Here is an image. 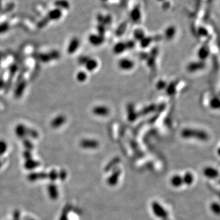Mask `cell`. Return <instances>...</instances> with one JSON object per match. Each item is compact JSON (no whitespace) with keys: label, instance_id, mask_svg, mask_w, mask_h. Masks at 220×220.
<instances>
[{"label":"cell","instance_id":"cell-1","mask_svg":"<svg viewBox=\"0 0 220 220\" xmlns=\"http://www.w3.org/2000/svg\"><path fill=\"white\" fill-rule=\"evenodd\" d=\"M182 136L185 138H196L199 140L206 141L208 139V135L204 131L187 129L182 132Z\"/></svg>","mask_w":220,"mask_h":220},{"label":"cell","instance_id":"cell-2","mask_svg":"<svg viewBox=\"0 0 220 220\" xmlns=\"http://www.w3.org/2000/svg\"><path fill=\"white\" fill-rule=\"evenodd\" d=\"M204 176L211 180L216 179L219 176V171L213 167H207L203 170Z\"/></svg>","mask_w":220,"mask_h":220},{"label":"cell","instance_id":"cell-3","mask_svg":"<svg viewBox=\"0 0 220 220\" xmlns=\"http://www.w3.org/2000/svg\"><path fill=\"white\" fill-rule=\"evenodd\" d=\"M152 207L154 214L159 218H166L167 216V212L164 208L158 202H153L152 204Z\"/></svg>","mask_w":220,"mask_h":220},{"label":"cell","instance_id":"cell-4","mask_svg":"<svg viewBox=\"0 0 220 220\" xmlns=\"http://www.w3.org/2000/svg\"><path fill=\"white\" fill-rule=\"evenodd\" d=\"M92 112L96 116H106L109 114V109L106 106L98 105L93 108Z\"/></svg>","mask_w":220,"mask_h":220},{"label":"cell","instance_id":"cell-5","mask_svg":"<svg viewBox=\"0 0 220 220\" xmlns=\"http://www.w3.org/2000/svg\"><path fill=\"white\" fill-rule=\"evenodd\" d=\"M135 66L133 61L128 58H123L118 63L119 67L123 70H132Z\"/></svg>","mask_w":220,"mask_h":220},{"label":"cell","instance_id":"cell-6","mask_svg":"<svg viewBox=\"0 0 220 220\" xmlns=\"http://www.w3.org/2000/svg\"><path fill=\"white\" fill-rule=\"evenodd\" d=\"M80 145L82 147L85 149H96L98 147L99 143L95 139H86L83 140Z\"/></svg>","mask_w":220,"mask_h":220},{"label":"cell","instance_id":"cell-7","mask_svg":"<svg viewBox=\"0 0 220 220\" xmlns=\"http://www.w3.org/2000/svg\"><path fill=\"white\" fill-rule=\"evenodd\" d=\"M120 174H121V171L120 170L115 171L113 173V174L108 179V184L109 185H116L117 184L118 181V179L119 177Z\"/></svg>","mask_w":220,"mask_h":220},{"label":"cell","instance_id":"cell-8","mask_svg":"<svg viewBox=\"0 0 220 220\" xmlns=\"http://www.w3.org/2000/svg\"><path fill=\"white\" fill-rule=\"evenodd\" d=\"M84 65H85L86 69L88 71L92 72L97 68L98 63L95 60L89 58V60L86 61V63L84 64Z\"/></svg>","mask_w":220,"mask_h":220},{"label":"cell","instance_id":"cell-9","mask_svg":"<svg viewBox=\"0 0 220 220\" xmlns=\"http://www.w3.org/2000/svg\"><path fill=\"white\" fill-rule=\"evenodd\" d=\"M171 183L174 187H180L184 184L183 178L179 175L174 176L171 179Z\"/></svg>","mask_w":220,"mask_h":220},{"label":"cell","instance_id":"cell-10","mask_svg":"<svg viewBox=\"0 0 220 220\" xmlns=\"http://www.w3.org/2000/svg\"><path fill=\"white\" fill-rule=\"evenodd\" d=\"M80 45V43H79V40H78L77 39H73L70 44L69 46L67 48V51L69 53L71 54L72 53H74L77 48L79 47Z\"/></svg>","mask_w":220,"mask_h":220},{"label":"cell","instance_id":"cell-11","mask_svg":"<svg viewBox=\"0 0 220 220\" xmlns=\"http://www.w3.org/2000/svg\"><path fill=\"white\" fill-rule=\"evenodd\" d=\"M61 15H62V14H61L60 9H53V10L49 12L48 16L49 19L55 20H58V19H60L61 17Z\"/></svg>","mask_w":220,"mask_h":220},{"label":"cell","instance_id":"cell-12","mask_svg":"<svg viewBox=\"0 0 220 220\" xmlns=\"http://www.w3.org/2000/svg\"><path fill=\"white\" fill-rule=\"evenodd\" d=\"M182 178H183L184 184H186L187 185H191L194 182V177L193 174L190 172H187V173H185L184 177H182Z\"/></svg>","mask_w":220,"mask_h":220},{"label":"cell","instance_id":"cell-13","mask_svg":"<svg viewBox=\"0 0 220 220\" xmlns=\"http://www.w3.org/2000/svg\"><path fill=\"white\" fill-rule=\"evenodd\" d=\"M66 121V118L64 116H59L54 119L51 122V125L53 127H58L63 125Z\"/></svg>","mask_w":220,"mask_h":220},{"label":"cell","instance_id":"cell-14","mask_svg":"<svg viewBox=\"0 0 220 220\" xmlns=\"http://www.w3.org/2000/svg\"><path fill=\"white\" fill-rule=\"evenodd\" d=\"M210 211L215 215H220V204L217 202H213L210 205Z\"/></svg>","mask_w":220,"mask_h":220},{"label":"cell","instance_id":"cell-15","mask_svg":"<svg viewBox=\"0 0 220 220\" xmlns=\"http://www.w3.org/2000/svg\"><path fill=\"white\" fill-rule=\"evenodd\" d=\"M204 67V65L202 63H191L188 66V69L190 72H193L199 69H201Z\"/></svg>","mask_w":220,"mask_h":220},{"label":"cell","instance_id":"cell-16","mask_svg":"<svg viewBox=\"0 0 220 220\" xmlns=\"http://www.w3.org/2000/svg\"><path fill=\"white\" fill-rule=\"evenodd\" d=\"M87 77H88L87 74H86V72H84L83 71L79 72L77 75V79L78 81H79L80 82L86 81L87 79Z\"/></svg>","mask_w":220,"mask_h":220},{"label":"cell","instance_id":"cell-17","mask_svg":"<svg viewBox=\"0 0 220 220\" xmlns=\"http://www.w3.org/2000/svg\"><path fill=\"white\" fill-rule=\"evenodd\" d=\"M125 50V46L123 43H118L115 46L114 48V51L116 53L119 54L121 53L122 52H124Z\"/></svg>","mask_w":220,"mask_h":220},{"label":"cell","instance_id":"cell-18","mask_svg":"<svg viewBox=\"0 0 220 220\" xmlns=\"http://www.w3.org/2000/svg\"><path fill=\"white\" fill-rule=\"evenodd\" d=\"M208 50L207 48H202L200 49L198 55H199V57L200 58L204 59L208 56Z\"/></svg>","mask_w":220,"mask_h":220},{"label":"cell","instance_id":"cell-19","mask_svg":"<svg viewBox=\"0 0 220 220\" xmlns=\"http://www.w3.org/2000/svg\"><path fill=\"white\" fill-rule=\"evenodd\" d=\"M211 106L213 108H218L220 107V101L218 98H214L211 101Z\"/></svg>","mask_w":220,"mask_h":220},{"label":"cell","instance_id":"cell-20","mask_svg":"<svg viewBox=\"0 0 220 220\" xmlns=\"http://www.w3.org/2000/svg\"><path fill=\"white\" fill-rule=\"evenodd\" d=\"M9 25L7 23H3L0 25V33H3L8 31Z\"/></svg>","mask_w":220,"mask_h":220},{"label":"cell","instance_id":"cell-21","mask_svg":"<svg viewBox=\"0 0 220 220\" xmlns=\"http://www.w3.org/2000/svg\"><path fill=\"white\" fill-rule=\"evenodd\" d=\"M217 153H218V155L220 156V147L218 149V150H217Z\"/></svg>","mask_w":220,"mask_h":220}]
</instances>
